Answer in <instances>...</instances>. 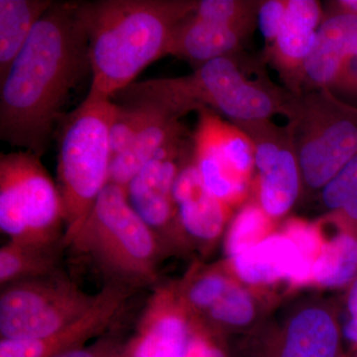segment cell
<instances>
[{
  "mask_svg": "<svg viewBox=\"0 0 357 357\" xmlns=\"http://www.w3.org/2000/svg\"><path fill=\"white\" fill-rule=\"evenodd\" d=\"M195 325L177 282L157 284L126 342V357H182Z\"/></svg>",
  "mask_w": 357,
  "mask_h": 357,
  "instance_id": "obj_12",
  "label": "cell"
},
{
  "mask_svg": "<svg viewBox=\"0 0 357 357\" xmlns=\"http://www.w3.org/2000/svg\"><path fill=\"white\" fill-rule=\"evenodd\" d=\"M287 6V0H268L260 3L257 13L258 23L267 44H273L280 33Z\"/></svg>",
  "mask_w": 357,
  "mask_h": 357,
  "instance_id": "obj_31",
  "label": "cell"
},
{
  "mask_svg": "<svg viewBox=\"0 0 357 357\" xmlns=\"http://www.w3.org/2000/svg\"><path fill=\"white\" fill-rule=\"evenodd\" d=\"M91 72L77 1H54L0 81V139L43 156L70 93Z\"/></svg>",
  "mask_w": 357,
  "mask_h": 357,
  "instance_id": "obj_1",
  "label": "cell"
},
{
  "mask_svg": "<svg viewBox=\"0 0 357 357\" xmlns=\"http://www.w3.org/2000/svg\"><path fill=\"white\" fill-rule=\"evenodd\" d=\"M116 110L114 100L86 98L59 121L57 185L64 206L65 248L109 184L110 128Z\"/></svg>",
  "mask_w": 357,
  "mask_h": 357,
  "instance_id": "obj_5",
  "label": "cell"
},
{
  "mask_svg": "<svg viewBox=\"0 0 357 357\" xmlns=\"http://www.w3.org/2000/svg\"><path fill=\"white\" fill-rule=\"evenodd\" d=\"M54 357H126V342L115 337H100L93 344Z\"/></svg>",
  "mask_w": 357,
  "mask_h": 357,
  "instance_id": "obj_32",
  "label": "cell"
},
{
  "mask_svg": "<svg viewBox=\"0 0 357 357\" xmlns=\"http://www.w3.org/2000/svg\"><path fill=\"white\" fill-rule=\"evenodd\" d=\"M68 248L93 263L105 284L130 291L158 284L159 263L166 255L131 208L126 190L114 184L103 189Z\"/></svg>",
  "mask_w": 357,
  "mask_h": 357,
  "instance_id": "obj_4",
  "label": "cell"
},
{
  "mask_svg": "<svg viewBox=\"0 0 357 357\" xmlns=\"http://www.w3.org/2000/svg\"><path fill=\"white\" fill-rule=\"evenodd\" d=\"M0 229L9 241L63 244L64 206L57 183L41 157L31 152L20 150L0 156Z\"/></svg>",
  "mask_w": 357,
  "mask_h": 357,
  "instance_id": "obj_6",
  "label": "cell"
},
{
  "mask_svg": "<svg viewBox=\"0 0 357 357\" xmlns=\"http://www.w3.org/2000/svg\"><path fill=\"white\" fill-rule=\"evenodd\" d=\"M100 299L81 319L47 337L0 340V357H54L89 344L114 321L130 290L105 284Z\"/></svg>",
  "mask_w": 357,
  "mask_h": 357,
  "instance_id": "obj_14",
  "label": "cell"
},
{
  "mask_svg": "<svg viewBox=\"0 0 357 357\" xmlns=\"http://www.w3.org/2000/svg\"><path fill=\"white\" fill-rule=\"evenodd\" d=\"M194 0L77 1L89 41L91 84L86 98L112 100L148 66L166 56L181 21Z\"/></svg>",
  "mask_w": 357,
  "mask_h": 357,
  "instance_id": "obj_2",
  "label": "cell"
},
{
  "mask_svg": "<svg viewBox=\"0 0 357 357\" xmlns=\"http://www.w3.org/2000/svg\"><path fill=\"white\" fill-rule=\"evenodd\" d=\"M53 3L52 0H0V81Z\"/></svg>",
  "mask_w": 357,
  "mask_h": 357,
  "instance_id": "obj_22",
  "label": "cell"
},
{
  "mask_svg": "<svg viewBox=\"0 0 357 357\" xmlns=\"http://www.w3.org/2000/svg\"><path fill=\"white\" fill-rule=\"evenodd\" d=\"M210 326L197 321L182 357H230L227 344Z\"/></svg>",
  "mask_w": 357,
  "mask_h": 357,
  "instance_id": "obj_30",
  "label": "cell"
},
{
  "mask_svg": "<svg viewBox=\"0 0 357 357\" xmlns=\"http://www.w3.org/2000/svg\"><path fill=\"white\" fill-rule=\"evenodd\" d=\"M64 249L63 244L35 245L8 241L0 248L1 288L58 271L61 252Z\"/></svg>",
  "mask_w": 357,
  "mask_h": 357,
  "instance_id": "obj_23",
  "label": "cell"
},
{
  "mask_svg": "<svg viewBox=\"0 0 357 357\" xmlns=\"http://www.w3.org/2000/svg\"><path fill=\"white\" fill-rule=\"evenodd\" d=\"M357 197V155L323 188L321 201L331 213L342 210Z\"/></svg>",
  "mask_w": 357,
  "mask_h": 357,
  "instance_id": "obj_29",
  "label": "cell"
},
{
  "mask_svg": "<svg viewBox=\"0 0 357 357\" xmlns=\"http://www.w3.org/2000/svg\"><path fill=\"white\" fill-rule=\"evenodd\" d=\"M174 198L178 227L187 248L211 249L222 236L231 208L208 192L192 162V150L181 165Z\"/></svg>",
  "mask_w": 357,
  "mask_h": 357,
  "instance_id": "obj_15",
  "label": "cell"
},
{
  "mask_svg": "<svg viewBox=\"0 0 357 357\" xmlns=\"http://www.w3.org/2000/svg\"><path fill=\"white\" fill-rule=\"evenodd\" d=\"M116 105V114L110 128L112 158L128 149L137 136L155 121H159L162 117L174 116L149 103L131 102Z\"/></svg>",
  "mask_w": 357,
  "mask_h": 357,
  "instance_id": "obj_26",
  "label": "cell"
},
{
  "mask_svg": "<svg viewBox=\"0 0 357 357\" xmlns=\"http://www.w3.org/2000/svg\"><path fill=\"white\" fill-rule=\"evenodd\" d=\"M281 231L292 239L297 246L303 268L307 287L312 286V274L317 261L321 255L324 246V236L318 220L309 222L299 218H291L284 222Z\"/></svg>",
  "mask_w": 357,
  "mask_h": 357,
  "instance_id": "obj_28",
  "label": "cell"
},
{
  "mask_svg": "<svg viewBox=\"0 0 357 357\" xmlns=\"http://www.w3.org/2000/svg\"><path fill=\"white\" fill-rule=\"evenodd\" d=\"M324 246L314 268L312 286L337 289L357 279V223L337 213L318 220Z\"/></svg>",
  "mask_w": 357,
  "mask_h": 357,
  "instance_id": "obj_20",
  "label": "cell"
},
{
  "mask_svg": "<svg viewBox=\"0 0 357 357\" xmlns=\"http://www.w3.org/2000/svg\"><path fill=\"white\" fill-rule=\"evenodd\" d=\"M62 270L47 276L4 286L0 295L1 340L47 337L81 319L100 299Z\"/></svg>",
  "mask_w": 357,
  "mask_h": 357,
  "instance_id": "obj_8",
  "label": "cell"
},
{
  "mask_svg": "<svg viewBox=\"0 0 357 357\" xmlns=\"http://www.w3.org/2000/svg\"><path fill=\"white\" fill-rule=\"evenodd\" d=\"M354 57H357V15L331 13L319 25L316 43L303 68L302 83L328 89Z\"/></svg>",
  "mask_w": 357,
  "mask_h": 357,
  "instance_id": "obj_17",
  "label": "cell"
},
{
  "mask_svg": "<svg viewBox=\"0 0 357 357\" xmlns=\"http://www.w3.org/2000/svg\"><path fill=\"white\" fill-rule=\"evenodd\" d=\"M198 112L192 162L208 192L234 210L245 204L252 188L255 145L243 129L213 109Z\"/></svg>",
  "mask_w": 357,
  "mask_h": 357,
  "instance_id": "obj_9",
  "label": "cell"
},
{
  "mask_svg": "<svg viewBox=\"0 0 357 357\" xmlns=\"http://www.w3.org/2000/svg\"><path fill=\"white\" fill-rule=\"evenodd\" d=\"M342 328L332 307L310 302L296 307L256 342L249 357H347Z\"/></svg>",
  "mask_w": 357,
  "mask_h": 357,
  "instance_id": "obj_13",
  "label": "cell"
},
{
  "mask_svg": "<svg viewBox=\"0 0 357 357\" xmlns=\"http://www.w3.org/2000/svg\"><path fill=\"white\" fill-rule=\"evenodd\" d=\"M356 357H357V354H356Z\"/></svg>",
  "mask_w": 357,
  "mask_h": 357,
  "instance_id": "obj_35",
  "label": "cell"
},
{
  "mask_svg": "<svg viewBox=\"0 0 357 357\" xmlns=\"http://www.w3.org/2000/svg\"><path fill=\"white\" fill-rule=\"evenodd\" d=\"M289 126L303 182L312 190L323 189L357 155V109L328 89L297 96Z\"/></svg>",
  "mask_w": 357,
  "mask_h": 357,
  "instance_id": "obj_7",
  "label": "cell"
},
{
  "mask_svg": "<svg viewBox=\"0 0 357 357\" xmlns=\"http://www.w3.org/2000/svg\"><path fill=\"white\" fill-rule=\"evenodd\" d=\"M258 296L243 285L238 279L197 321L225 335L251 328L259 314Z\"/></svg>",
  "mask_w": 357,
  "mask_h": 357,
  "instance_id": "obj_24",
  "label": "cell"
},
{
  "mask_svg": "<svg viewBox=\"0 0 357 357\" xmlns=\"http://www.w3.org/2000/svg\"><path fill=\"white\" fill-rule=\"evenodd\" d=\"M116 103L153 105L178 119L192 110L211 109L234 124L270 121L275 114L292 119L297 98L272 84L251 81L234 56L211 60L184 77L133 83L112 98Z\"/></svg>",
  "mask_w": 357,
  "mask_h": 357,
  "instance_id": "obj_3",
  "label": "cell"
},
{
  "mask_svg": "<svg viewBox=\"0 0 357 357\" xmlns=\"http://www.w3.org/2000/svg\"><path fill=\"white\" fill-rule=\"evenodd\" d=\"M332 4L333 13L357 15V0H340V1L332 2Z\"/></svg>",
  "mask_w": 357,
  "mask_h": 357,
  "instance_id": "obj_34",
  "label": "cell"
},
{
  "mask_svg": "<svg viewBox=\"0 0 357 357\" xmlns=\"http://www.w3.org/2000/svg\"><path fill=\"white\" fill-rule=\"evenodd\" d=\"M261 1L201 0L192 14L199 20L243 28L250 31Z\"/></svg>",
  "mask_w": 357,
  "mask_h": 357,
  "instance_id": "obj_27",
  "label": "cell"
},
{
  "mask_svg": "<svg viewBox=\"0 0 357 357\" xmlns=\"http://www.w3.org/2000/svg\"><path fill=\"white\" fill-rule=\"evenodd\" d=\"M225 264L257 296L281 283H287L291 290L307 287L297 246L281 230L241 255L227 259Z\"/></svg>",
  "mask_w": 357,
  "mask_h": 357,
  "instance_id": "obj_16",
  "label": "cell"
},
{
  "mask_svg": "<svg viewBox=\"0 0 357 357\" xmlns=\"http://www.w3.org/2000/svg\"><path fill=\"white\" fill-rule=\"evenodd\" d=\"M185 135L171 141L126 188L131 208L159 239L166 253L187 248L178 227L174 187L181 165L191 153Z\"/></svg>",
  "mask_w": 357,
  "mask_h": 357,
  "instance_id": "obj_10",
  "label": "cell"
},
{
  "mask_svg": "<svg viewBox=\"0 0 357 357\" xmlns=\"http://www.w3.org/2000/svg\"><path fill=\"white\" fill-rule=\"evenodd\" d=\"M181 119L165 116L155 121L131 143L128 149L112 160L109 184L128 187L129 182L171 141L185 135Z\"/></svg>",
  "mask_w": 357,
  "mask_h": 357,
  "instance_id": "obj_21",
  "label": "cell"
},
{
  "mask_svg": "<svg viewBox=\"0 0 357 357\" xmlns=\"http://www.w3.org/2000/svg\"><path fill=\"white\" fill-rule=\"evenodd\" d=\"M342 337L357 349V279L351 284L347 297V319L342 328Z\"/></svg>",
  "mask_w": 357,
  "mask_h": 357,
  "instance_id": "obj_33",
  "label": "cell"
},
{
  "mask_svg": "<svg viewBox=\"0 0 357 357\" xmlns=\"http://www.w3.org/2000/svg\"><path fill=\"white\" fill-rule=\"evenodd\" d=\"M323 18L316 0H288L281 31L270 46L272 61L291 88L302 84L303 68L314 48Z\"/></svg>",
  "mask_w": 357,
  "mask_h": 357,
  "instance_id": "obj_18",
  "label": "cell"
},
{
  "mask_svg": "<svg viewBox=\"0 0 357 357\" xmlns=\"http://www.w3.org/2000/svg\"><path fill=\"white\" fill-rule=\"evenodd\" d=\"M255 145L256 203L276 222L299 198L302 173L290 126L282 128L270 121L236 124Z\"/></svg>",
  "mask_w": 357,
  "mask_h": 357,
  "instance_id": "obj_11",
  "label": "cell"
},
{
  "mask_svg": "<svg viewBox=\"0 0 357 357\" xmlns=\"http://www.w3.org/2000/svg\"><path fill=\"white\" fill-rule=\"evenodd\" d=\"M273 232L275 220L260 208L255 199L243 204L225 232V251L227 259L257 245Z\"/></svg>",
  "mask_w": 357,
  "mask_h": 357,
  "instance_id": "obj_25",
  "label": "cell"
},
{
  "mask_svg": "<svg viewBox=\"0 0 357 357\" xmlns=\"http://www.w3.org/2000/svg\"><path fill=\"white\" fill-rule=\"evenodd\" d=\"M249 32L199 20L192 13L174 30L166 56L183 59L198 68L215 59L234 56Z\"/></svg>",
  "mask_w": 357,
  "mask_h": 357,
  "instance_id": "obj_19",
  "label": "cell"
}]
</instances>
